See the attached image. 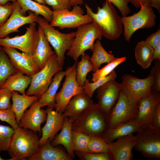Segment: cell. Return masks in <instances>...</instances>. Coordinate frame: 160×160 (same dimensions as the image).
<instances>
[{
  "label": "cell",
  "instance_id": "obj_29",
  "mask_svg": "<svg viewBox=\"0 0 160 160\" xmlns=\"http://www.w3.org/2000/svg\"><path fill=\"white\" fill-rule=\"evenodd\" d=\"M20 5L23 14L31 11L42 16L46 20L50 22L52 20L53 11L45 4L39 3L33 0H16Z\"/></svg>",
  "mask_w": 160,
  "mask_h": 160
},
{
  "label": "cell",
  "instance_id": "obj_50",
  "mask_svg": "<svg viewBox=\"0 0 160 160\" xmlns=\"http://www.w3.org/2000/svg\"><path fill=\"white\" fill-rule=\"evenodd\" d=\"M153 58L154 59L160 61V44L154 49Z\"/></svg>",
  "mask_w": 160,
  "mask_h": 160
},
{
  "label": "cell",
  "instance_id": "obj_43",
  "mask_svg": "<svg viewBox=\"0 0 160 160\" xmlns=\"http://www.w3.org/2000/svg\"><path fill=\"white\" fill-rule=\"evenodd\" d=\"M13 4L8 3L5 5L0 4V28L7 21L13 10Z\"/></svg>",
  "mask_w": 160,
  "mask_h": 160
},
{
  "label": "cell",
  "instance_id": "obj_6",
  "mask_svg": "<svg viewBox=\"0 0 160 160\" xmlns=\"http://www.w3.org/2000/svg\"><path fill=\"white\" fill-rule=\"evenodd\" d=\"M36 23L41 28L47 40L54 49L59 64L63 67L65 52L71 47L76 32L67 33H61L51 26L45 18L39 16Z\"/></svg>",
  "mask_w": 160,
  "mask_h": 160
},
{
  "label": "cell",
  "instance_id": "obj_7",
  "mask_svg": "<svg viewBox=\"0 0 160 160\" xmlns=\"http://www.w3.org/2000/svg\"><path fill=\"white\" fill-rule=\"evenodd\" d=\"M62 69L55 53L49 58L42 68L31 76V82L25 94L35 95L39 98L48 89L54 75Z\"/></svg>",
  "mask_w": 160,
  "mask_h": 160
},
{
  "label": "cell",
  "instance_id": "obj_14",
  "mask_svg": "<svg viewBox=\"0 0 160 160\" xmlns=\"http://www.w3.org/2000/svg\"><path fill=\"white\" fill-rule=\"evenodd\" d=\"M37 30L36 23L30 24L25 33L10 38L8 36L0 39V47L18 49L31 55L36 40Z\"/></svg>",
  "mask_w": 160,
  "mask_h": 160
},
{
  "label": "cell",
  "instance_id": "obj_48",
  "mask_svg": "<svg viewBox=\"0 0 160 160\" xmlns=\"http://www.w3.org/2000/svg\"><path fill=\"white\" fill-rule=\"evenodd\" d=\"M131 2L136 8H140L142 5H150V0H129Z\"/></svg>",
  "mask_w": 160,
  "mask_h": 160
},
{
  "label": "cell",
  "instance_id": "obj_28",
  "mask_svg": "<svg viewBox=\"0 0 160 160\" xmlns=\"http://www.w3.org/2000/svg\"><path fill=\"white\" fill-rule=\"evenodd\" d=\"M31 81V76L18 71L10 76L0 88H6L12 91L25 94Z\"/></svg>",
  "mask_w": 160,
  "mask_h": 160
},
{
  "label": "cell",
  "instance_id": "obj_31",
  "mask_svg": "<svg viewBox=\"0 0 160 160\" xmlns=\"http://www.w3.org/2000/svg\"><path fill=\"white\" fill-rule=\"evenodd\" d=\"M154 49L145 41L139 42L135 49V57L137 63L144 69L148 68L154 60Z\"/></svg>",
  "mask_w": 160,
  "mask_h": 160
},
{
  "label": "cell",
  "instance_id": "obj_54",
  "mask_svg": "<svg viewBox=\"0 0 160 160\" xmlns=\"http://www.w3.org/2000/svg\"><path fill=\"white\" fill-rule=\"evenodd\" d=\"M1 152H0V153ZM4 160V159L2 158L0 156V160Z\"/></svg>",
  "mask_w": 160,
  "mask_h": 160
},
{
  "label": "cell",
  "instance_id": "obj_33",
  "mask_svg": "<svg viewBox=\"0 0 160 160\" xmlns=\"http://www.w3.org/2000/svg\"><path fill=\"white\" fill-rule=\"evenodd\" d=\"M18 71L13 66L8 55L0 47V87L10 76Z\"/></svg>",
  "mask_w": 160,
  "mask_h": 160
},
{
  "label": "cell",
  "instance_id": "obj_37",
  "mask_svg": "<svg viewBox=\"0 0 160 160\" xmlns=\"http://www.w3.org/2000/svg\"><path fill=\"white\" fill-rule=\"evenodd\" d=\"M87 152L110 153L109 144L100 136H91Z\"/></svg>",
  "mask_w": 160,
  "mask_h": 160
},
{
  "label": "cell",
  "instance_id": "obj_19",
  "mask_svg": "<svg viewBox=\"0 0 160 160\" xmlns=\"http://www.w3.org/2000/svg\"><path fill=\"white\" fill-rule=\"evenodd\" d=\"M136 138L133 134L119 138L109 143V152L113 160H131L133 158L132 150L135 144Z\"/></svg>",
  "mask_w": 160,
  "mask_h": 160
},
{
  "label": "cell",
  "instance_id": "obj_45",
  "mask_svg": "<svg viewBox=\"0 0 160 160\" xmlns=\"http://www.w3.org/2000/svg\"><path fill=\"white\" fill-rule=\"evenodd\" d=\"M116 7L122 16H127L131 12L128 6L129 0H107Z\"/></svg>",
  "mask_w": 160,
  "mask_h": 160
},
{
  "label": "cell",
  "instance_id": "obj_30",
  "mask_svg": "<svg viewBox=\"0 0 160 160\" xmlns=\"http://www.w3.org/2000/svg\"><path fill=\"white\" fill-rule=\"evenodd\" d=\"M92 51L93 54L90 57V61L93 66L94 72L99 69L101 64L109 63L116 58L113 55L108 53L105 49L100 40L98 39L96 40Z\"/></svg>",
  "mask_w": 160,
  "mask_h": 160
},
{
  "label": "cell",
  "instance_id": "obj_44",
  "mask_svg": "<svg viewBox=\"0 0 160 160\" xmlns=\"http://www.w3.org/2000/svg\"><path fill=\"white\" fill-rule=\"evenodd\" d=\"M153 74L154 82L152 88V90L160 92V61L156 60L154 65L151 71Z\"/></svg>",
  "mask_w": 160,
  "mask_h": 160
},
{
  "label": "cell",
  "instance_id": "obj_22",
  "mask_svg": "<svg viewBox=\"0 0 160 160\" xmlns=\"http://www.w3.org/2000/svg\"><path fill=\"white\" fill-rule=\"evenodd\" d=\"M94 104L91 98L84 92L71 99L62 114L64 117H68L75 121Z\"/></svg>",
  "mask_w": 160,
  "mask_h": 160
},
{
  "label": "cell",
  "instance_id": "obj_39",
  "mask_svg": "<svg viewBox=\"0 0 160 160\" xmlns=\"http://www.w3.org/2000/svg\"><path fill=\"white\" fill-rule=\"evenodd\" d=\"M75 153L82 160H113L110 153L83 152L76 151Z\"/></svg>",
  "mask_w": 160,
  "mask_h": 160
},
{
  "label": "cell",
  "instance_id": "obj_51",
  "mask_svg": "<svg viewBox=\"0 0 160 160\" xmlns=\"http://www.w3.org/2000/svg\"><path fill=\"white\" fill-rule=\"evenodd\" d=\"M71 6L81 5L84 4L83 0H70Z\"/></svg>",
  "mask_w": 160,
  "mask_h": 160
},
{
  "label": "cell",
  "instance_id": "obj_25",
  "mask_svg": "<svg viewBox=\"0 0 160 160\" xmlns=\"http://www.w3.org/2000/svg\"><path fill=\"white\" fill-rule=\"evenodd\" d=\"M140 127L135 119L113 128H107L101 136L109 143L120 137L137 132Z\"/></svg>",
  "mask_w": 160,
  "mask_h": 160
},
{
  "label": "cell",
  "instance_id": "obj_9",
  "mask_svg": "<svg viewBox=\"0 0 160 160\" xmlns=\"http://www.w3.org/2000/svg\"><path fill=\"white\" fill-rule=\"evenodd\" d=\"M156 16L150 5H142L137 13L130 16H122L121 21L124 28V36L129 42L132 34L141 28H149L156 25Z\"/></svg>",
  "mask_w": 160,
  "mask_h": 160
},
{
  "label": "cell",
  "instance_id": "obj_38",
  "mask_svg": "<svg viewBox=\"0 0 160 160\" xmlns=\"http://www.w3.org/2000/svg\"><path fill=\"white\" fill-rule=\"evenodd\" d=\"M14 129L9 126L0 125V152L7 151Z\"/></svg>",
  "mask_w": 160,
  "mask_h": 160
},
{
  "label": "cell",
  "instance_id": "obj_36",
  "mask_svg": "<svg viewBox=\"0 0 160 160\" xmlns=\"http://www.w3.org/2000/svg\"><path fill=\"white\" fill-rule=\"evenodd\" d=\"M117 74L113 70L107 76L94 83L90 82L87 79L83 87L84 92L91 98L95 91L98 88L109 81L115 80Z\"/></svg>",
  "mask_w": 160,
  "mask_h": 160
},
{
  "label": "cell",
  "instance_id": "obj_10",
  "mask_svg": "<svg viewBox=\"0 0 160 160\" xmlns=\"http://www.w3.org/2000/svg\"><path fill=\"white\" fill-rule=\"evenodd\" d=\"M121 90L129 100L138 102L142 97L150 93L154 82L153 74L150 72L145 79H139L131 75L126 74L122 77Z\"/></svg>",
  "mask_w": 160,
  "mask_h": 160
},
{
  "label": "cell",
  "instance_id": "obj_15",
  "mask_svg": "<svg viewBox=\"0 0 160 160\" xmlns=\"http://www.w3.org/2000/svg\"><path fill=\"white\" fill-rule=\"evenodd\" d=\"M97 89V105L106 115L117 100L121 91L120 84L115 80H111Z\"/></svg>",
  "mask_w": 160,
  "mask_h": 160
},
{
  "label": "cell",
  "instance_id": "obj_24",
  "mask_svg": "<svg viewBox=\"0 0 160 160\" xmlns=\"http://www.w3.org/2000/svg\"><path fill=\"white\" fill-rule=\"evenodd\" d=\"M74 121L68 117H65L61 131L50 142L51 145L53 146L59 145L63 146L72 159L74 157V151L72 145V124Z\"/></svg>",
  "mask_w": 160,
  "mask_h": 160
},
{
  "label": "cell",
  "instance_id": "obj_49",
  "mask_svg": "<svg viewBox=\"0 0 160 160\" xmlns=\"http://www.w3.org/2000/svg\"><path fill=\"white\" fill-rule=\"evenodd\" d=\"M150 5L156 8L159 12H160V0H150Z\"/></svg>",
  "mask_w": 160,
  "mask_h": 160
},
{
  "label": "cell",
  "instance_id": "obj_2",
  "mask_svg": "<svg viewBox=\"0 0 160 160\" xmlns=\"http://www.w3.org/2000/svg\"><path fill=\"white\" fill-rule=\"evenodd\" d=\"M39 138L32 130L19 126L15 130L7 151L9 160H25L33 156L39 146Z\"/></svg>",
  "mask_w": 160,
  "mask_h": 160
},
{
  "label": "cell",
  "instance_id": "obj_52",
  "mask_svg": "<svg viewBox=\"0 0 160 160\" xmlns=\"http://www.w3.org/2000/svg\"><path fill=\"white\" fill-rule=\"evenodd\" d=\"M16 1V0H0V4L5 5L8 3L9 1H12V2Z\"/></svg>",
  "mask_w": 160,
  "mask_h": 160
},
{
  "label": "cell",
  "instance_id": "obj_41",
  "mask_svg": "<svg viewBox=\"0 0 160 160\" xmlns=\"http://www.w3.org/2000/svg\"><path fill=\"white\" fill-rule=\"evenodd\" d=\"M12 92L6 88H0V109L6 110L12 108L10 99Z\"/></svg>",
  "mask_w": 160,
  "mask_h": 160
},
{
  "label": "cell",
  "instance_id": "obj_40",
  "mask_svg": "<svg viewBox=\"0 0 160 160\" xmlns=\"http://www.w3.org/2000/svg\"><path fill=\"white\" fill-rule=\"evenodd\" d=\"M0 120L8 123L14 130L19 127L12 108L6 110L0 109Z\"/></svg>",
  "mask_w": 160,
  "mask_h": 160
},
{
  "label": "cell",
  "instance_id": "obj_17",
  "mask_svg": "<svg viewBox=\"0 0 160 160\" xmlns=\"http://www.w3.org/2000/svg\"><path fill=\"white\" fill-rule=\"evenodd\" d=\"M1 47L17 71L31 76L39 71L31 55L23 52L21 53L14 48Z\"/></svg>",
  "mask_w": 160,
  "mask_h": 160
},
{
  "label": "cell",
  "instance_id": "obj_26",
  "mask_svg": "<svg viewBox=\"0 0 160 160\" xmlns=\"http://www.w3.org/2000/svg\"><path fill=\"white\" fill-rule=\"evenodd\" d=\"M66 71L61 70L57 72L52 79V83L46 91L39 98L38 101L40 107L45 106L55 108V97Z\"/></svg>",
  "mask_w": 160,
  "mask_h": 160
},
{
  "label": "cell",
  "instance_id": "obj_5",
  "mask_svg": "<svg viewBox=\"0 0 160 160\" xmlns=\"http://www.w3.org/2000/svg\"><path fill=\"white\" fill-rule=\"evenodd\" d=\"M134 148L145 158L160 159V129L151 124L140 127Z\"/></svg>",
  "mask_w": 160,
  "mask_h": 160
},
{
  "label": "cell",
  "instance_id": "obj_12",
  "mask_svg": "<svg viewBox=\"0 0 160 160\" xmlns=\"http://www.w3.org/2000/svg\"><path fill=\"white\" fill-rule=\"evenodd\" d=\"M77 65L75 62L72 66L67 68L62 87L56 94L55 108L60 113H63L67 104L73 96L84 92L83 87L79 86L76 80Z\"/></svg>",
  "mask_w": 160,
  "mask_h": 160
},
{
  "label": "cell",
  "instance_id": "obj_16",
  "mask_svg": "<svg viewBox=\"0 0 160 160\" xmlns=\"http://www.w3.org/2000/svg\"><path fill=\"white\" fill-rule=\"evenodd\" d=\"M47 114L45 110L40 107L38 100L29 109H26L18 124L21 127L30 129L35 133L41 132V126L46 121Z\"/></svg>",
  "mask_w": 160,
  "mask_h": 160
},
{
  "label": "cell",
  "instance_id": "obj_4",
  "mask_svg": "<svg viewBox=\"0 0 160 160\" xmlns=\"http://www.w3.org/2000/svg\"><path fill=\"white\" fill-rule=\"evenodd\" d=\"M107 129L106 115L94 104L85 111L72 124V129L90 136H100Z\"/></svg>",
  "mask_w": 160,
  "mask_h": 160
},
{
  "label": "cell",
  "instance_id": "obj_13",
  "mask_svg": "<svg viewBox=\"0 0 160 160\" xmlns=\"http://www.w3.org/2000/svg\"><path fill=\"white\" fill-rule=\"evenodd\" d=\"M13 7L12 13L5 23L0 28V39L8 36L9 34L19 32L18 29L26 24L36 22L39 16L31 11L28 15L23 14L21 8L17 1L12 2Z\"/></svg>",
  "mask_w": 160,
  "mask_h": 160
},
{
  "label": "cell",
  "instance_id": "obj_1",
  "mask_svg": "<svg viewBox=\"0 0 160 160\" xmlns=\"http://www.w3.org/2000/svg\"><path fill=\"white\" fill-rule=\"evenodd\" d=\"M85 7L87 14L101 29L103 36L112 40L120 37L123 32V25L121 17L112 3L105 0L102 7L97 8L96 13L93 12L88 4H86Z\"/></svg>",
  "mask_w": 160,
  "mask_h": 160
},
{
  "label": "cell",
  "instance_id": "obj_8",
  "mask_svg": "<svg viewBox=\"0 0 160 160\" xmlns=\"http://www.w3.org/2000/svg\"><path fill=\"white\" fill-rule=\"evenodd\" d=\"M138 111V102L130 101L121 90L116 103L106 115L107 128H113L135 119Z\"/></svg>",
  "mask_w": 160,
  "mask_h": 160
},
{
  "label": "cell",
  "instance_id": "obj_23",
  "mask_svg": "<svg viewBox=\"0 0 160 160\" xmlns=\"http://www.w3.org/2000/svg\"><path fill=\"white\" fill-rule=\"evenodd\" d=\"M49 140L40 145L35 154L28 158L29 160H71L69 155L61 148L53 146Z\"/></svg>",
  "mask_w": 160,
  "mask_h": 160
},
{
  "label": "cell",
  "instance_id": "obj_42",
  "mask_svg": "<svg viewBox=\"0 0 160 160\" xmlns=\"http://www.w3.org/2000/svg\"><path fill=\"white\" fill-rule=\"evenodd\" d=\"M44 1L45 4L51 6L53 11L71 9L70 0H44Z\"/></svg>",
  "mask_w": 160,
  "mask_h": 160
},
{
  "label": "cell",
  "instance_id": "obj_18",
  "mask_svg": "<svg viewBox=\"0 0 160 160\" xmlns=\"http://www.w3.org/2000/svg\"><path fill=\"white\" fill-rule=\"evenodd\" d=\"M159 102V92L152 90L138 100L137 115L135 119L140 126L151 123L155 109Z\"/></svg>",
  "mask_w": 160,
  "mask_h": 160
},
{
  "label": "cell",
  "instance_id": "obj_34",
  "mask_svg": "<svg viewBox=\"0 0 160 160\" xmlns=\"http://www.w3.org/2000/svg\"><path fill=\"white\" fill-rule=\"evenodd\" d=\"M72 145L74 151L87 152L91 136L80 131L72 130Z\"/></svg>",
  "mask_w": 160,
  "mask_h": 160
},
{
  "label": "cell",
  "instance_id": "obj_32",
  "mask_svg": "<svg viewBox=\"0 0 160 160\" xmlns=\"http://www.w3.org/2000/svg\"><path fill=\"white\" fill-rule=\"evenodd\" d=\"M81 56V60L77 62L76 79L79 85L83 87L87 74L93 71V67L90 61V57L88 55L84 53Z\"/></svg>",
  "mask_w": 160,
  "mask_h": 160
},
{
  "label": "cell",
  "instance_id": "obj_3",
  "mask_svg": "<svg viewBox=\"0 0 160 160\" xmlns=\"http://www.w3.org/2000/svg\"><path fill=\"white\" fill-rule=\"evenodd\" d=\"M103 36L101 29L93 22L79 26L67 55L77 62L79 57L86 50L90 49L92 51L95 40H100Z\"/></svg>",
  "mask_w": 160,
  "mask_h": 160
},
{
  "label": "cell",
  "instance_id": "obj_11",
  "mask_svg": "<svg viewBox=\"0 0 160 160\" xmlns=\"http://www.w3.org/2000/svg\"><path fill=\"white\" fill-rule=\"evenodd\" d=\"M84 14V11L79 5L73 6L71 10L63 9L53 11L52 20L50 24L52 27L60 29L77 28L84 24L93 22L92 17Z\"/></svg>",
  "mask_w": 160,
  "mask_h": 160
},
{
  "label": "cell",
  "instance_id": "obj_21",
  "mask_svg": "<svg viewBox=\"0 0 160 160\" xmlns=\"http://www.w3.org/2000/svg\"><path fill=\"white\" fill-rule=\"evenodd\" d=\"M55 53L52 50L43 31L39 25L31 56L39 70Z\"/></svg>",
  "mask_w": 160,
  "mask_h": 160
},
{
  "label": "cell",
  "instance_id": "obj_47",
  "mask_svg": "<svg viewBox=\"0 0 160 160\" xmlns=\"http://www.w3.org/2000/svg\"><path fill=\"white\" fill-rule=\"evenodd\" d=\"M150 124L160 129V102L157 104L155 109Z\"/></svg>",
  "mask_w": 160,
  "mask_h": 160
},
{
  "label": "cell",
  "instance_id": "obj_46",
  "mask_svg": "<svg viewBox=\"0 0 160 160\" xmlns=\"http://www.w3.org/2000/svg\"><path fill=\"white\" fill-rule=\"evenodd\" d=\"M145 41L153 49L160 44V29L148 36Z\"/></svg>",
  "mask_w": 160,
  "mask_h": 160
},
{
  "label": "cell",
  "instance_id": "obj_53",
  "mask_svg": "<svg viewBox=\"0 0 160 160\" xmlns=\"http://www.w3.org/2000/svg\"><path fill=\"white\" fill-rule=\"evenodd\" d=\"M39 3L45 5L44 0H33Z\"/></svg>",
  "mask_w": 160,
  "mask_h": 160
},
{
  "label": "cell",
  "instance_id": "obj_27",
  "mask_svg": "<svg viewBox=\"0 0 160 160\" xmlns=\"http://www.w3.org/2000/svg\"><path fill=\"white\" fill-rule=\"evenodd\" d=\"M12 92V108L18 124L25 111L38 100L39 98L35 95H28L25 94L20 95L17 91Z\"/></svg>",
  "mask_w": 160,
  "mask_h": 160
},
{
  "label": "cell",
  "instance_id": "obj_20",
  "mask_svg": "<svg viewBox=\"0 0 160 160\" xmlns=\"http://www.w3.org/2000/svg\"><path fill=\"white\" fill-rule=\"evenodd\" d=\"M45 111L47 114L46 122L41 128L42 136L39 139V146L49 140L52 141L61 129L64 121V117L62 113L53 110V108L47 107Z\"/></svg>",
  "mask_w": 160,
  "mask_h": 160
},
{
  "label": "cell",
  "instance_id": "obj_35",
  "mask_svg": "<svg viewBox=\"0 0 160 160\" xmlns=\"http://www.w3.org/2000/svg\"><path fill=\"white\" fill-rule=\"evenodd\" d=\"M126 59V58L125 57L116 58L102 68L97 70L92 74V81L93 82H96L108 75L118 66L124 62Z\"/></svg>",
  "mask_w": 160,
  "mask_h": 160
}]
</instances>
